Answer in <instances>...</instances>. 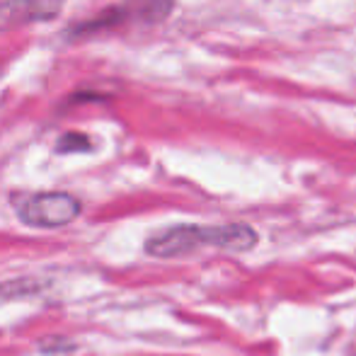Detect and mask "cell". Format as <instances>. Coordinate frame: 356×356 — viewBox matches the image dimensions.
Returning <instances> with one entry per match:
<instances>
[{
    "instance_id": "1",
    "label": "cell",
    "mask_w": 356,
    "mask_h": 356,
    "mask_svg": "<svg viewBox=\"0 0 356 356\" xmlns=\"http://www.w3.org/2000/svg\"><path fill=\"white\" fill-rule=\"evenodd\" d=\"M223 248L233 252H245L257 245V233L248 223H228V225H172L145 243V252L160 259L182 257L194 252L197 248Z\"/></svg>"
},
{
    "instance_id": "2",
    "label": "cell",
    "mask_w": 356,
    "mask_h": 356,
    "mask_svg": "<svg viewBox=\"0 0 356 356\" xmlns=\"http://www.w3.org/2000/svg\"><path fill=\"white\" fill-rule=\"evenodd\" d=\"M19 220L32 228H63L83 211L80 202L66 192H37L13 199Z\"/></svg>"
},
{
    "instance_id": "3",
    "label": "cell",
    "mask_w": 356,
    "mask_h": 356,
    "mask_svg": "<svg viewBox=\"0 0 356 356\" xmlns=\"http://www.w3.org/2000/svg\"><path fill=\"white\" fill-rule=\"evenodd\" d=\"M172 8V0H124L114 8L102 10L88 22L78 24L75 29H71V34L85 37V34L104 32V29L122 27V24H158L168 19Z\"/></svg>"
},
{
    "instance_id": "4",
    "label": "cell",
    "mask_w": 356,
    "mask_h": 356,
    "mask_svg": "<svg viewBox=\"0 0 356 356\" xmlns=\"http://www.w3.org/2000/svg\"><path fill=\"white\" fill-rule=\"evenodd\" d=\"M63 0H10L0 8V17L10 19V22H39V19H49L61 10Z\"/></svg>"
},
{
    "instance_id": "5",
    "label": "cell",
    "mask_w": 356,
    "mask_h": 356,
    "mask_svg": "<svg viewBox=\"0 0 356 356\" xmlns=\"http://www.w3.org/2000/svg\"><path fill=\"white\" fill-rule=\"evenodd\" d=\"M90 138L83 136V134H66V136L58 138V153H85L90 150Z\"/></svg>"
}]
</instances>
